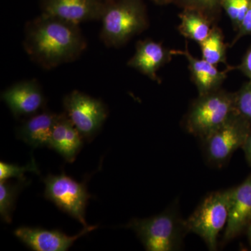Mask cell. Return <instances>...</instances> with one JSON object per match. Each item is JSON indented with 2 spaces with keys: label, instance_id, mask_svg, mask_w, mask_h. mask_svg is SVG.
Listing matches in <instances>:
<instances>
[{
  "label": "cell",
  "instance_id": "obj_1",
  "mask_svg": "<svg viewBox=\"0 0 251 251\" xmlns=\"http://www.w3.org/2000/svg\"><path fill=\"white\" fill-rule=\"evenodd\" d=\"M78 25L41 14L26 23L23 47L33 62L46 70L77 60L87 49Z\"/></svg>",
  "mask_w": 251,
  "mask_h": 251
},
{
  "label": "cell",
  "instance_id": "obj_2",
  "mask_svg": "<svg viewBox=\"0 0 251 251\" xmlns=\"http://www.w3.org/2000/svg\"><path fill=\"white\" fill-rule=\"evenodd\" d=\"M100 21L102 42L115 49L126 45L150 25L146 6L142 0L107 1Z\"/></svg>",
  "mask_w": 251,
  "mask_h": 251
},
{
  "label": "cell",
  "instance_id": "obj_3",
  "mask_svg": "<svg viewBox=\"0 0 251 251\" xmlns=\"http://www.w3.org/2000/svg\"><path fill=\"white\" fill-rule=\"evenodd\" d=\"M126 227L134 231L148 251H179L188 233L185 220L175 207L147 219L131 220Z\"/></svg>",
  "mask_w": 251,
  "mask_h": 251
},
{
  "label": "cell",
  "instance_id": "obj_4",
  "mask_svg": "<svg viewBox=\"0 0 251 251\" xmlns=\"http://www.w3.org/2000/svg\"><path fill=\"white\" fill-rule=\"evenodd\" d=\"M236 112L235 92L221 88L198 95L185 117L184 128L188 133L202 140L224 125Z\"/></svg>",
  "mask_w": 251,
  "mask_h": 251
},
{
  "label": "cell",
  "instance_id": "obj_5",
  "mask_svg": "<svg viewBox=\"0 0 251 251\" xmlns=\"http://www.w3.org/2000/svg\"><path fill=\"white\" fill-rule=\"evenodd\" d=\"M229 215V189L208 195L185 220L188 233L204 241L209 251L217 250L220 233L226 228Z\"/></svg>",
  "mask_w": 251,
  "mask_h": 251
},
{
  "label": "cell",
  "instance_id": "obj_6",
  "mask_svg": "<svg viewBox=\"0 0 251 251\" xmlns=\"http://www.w3.org/2000/svg\"><path fill=\"white\" fill-rule=\"evenodd\" d=\"M251 132V122L234 112L228 120L202 140L206 160L221 168L229 161L238 149L242 148Z\"/></svg>",
  "mask_w": 251,
  "mask_h": 251
},
{
  "label": "cell",
  "instance_id": "obj_7",
  "mask_svg": "<svg viewBox=\"0 0 251 251\" xmlns=\"http://www.w3.org/2000/svg\"><path fill=\"white\" fill-rule=\"evenodd\" d=\"M45 196L59 209L87 227L85 208L90 198L85 183H78L62 173L59 175H49L44 180Z\"/></svg>",
  "mask_w": 251,
  "mask_h": 251
},
{
  "label": "cell",
  "instance_id": "obj_8",
  "mask_svg": "<svg viewBox=\"0 0 251 251\" xmlns=\"http://www.w3.org/2000/svg\"><path fill=\"white\" fill-rule=\"evenodd\" d=\"M63 103L64 113L83 138L94 136L108 117V110L101 100L80 91L67 94Z\"/></svg>",
  "mask_w": 251,
  "mask_h": 251
},
{
  "label": "cell",
  "instance_id": "obj_9",
  "mask_svg": "<svg viewBox=\"0 0 251 251\" xmlns=\"http://www.w3.org/2000/svg\"><path fill=\"white\" fill-rule=\"evenodd\" d=\"M107 1L104 0H41L42 13L74 23L100 21Z\"/></svg>",
  "mask_w": 251,
  "mask_h": 251
},
{
  "label": "cell",
  "instance_id": "obj_10",
  "mask_svg": "<svg viewBox=\"0 0 251 251\" xmlns=\"http://www.w3.org/2000/svg\"><path fill=\"white\" fill-rule=\"evenodd\" d=\"M251 223V174L235 187L229 188V215L223 243L227 244L246 232Z\"/></svg>",
  "mask_w": 251,
  "mask_h": 251
},
{
  "label": "cell",
  "instance_id": "obj_11",
  "mask_svg": "<svg viewBox=\"0 0 251 251\" xmlns=\"http://www.w3.org/2000/svg\"><path fill=\"white\" fill-rule=\"evenodd\" d=\"M1 97L16 117L35 115L45 103L42 89L35 79L15 83Z\"/></svg>",
  "mask_w": 251,
  "mask_h": 251
},
{
  "label": "cell",
  "instance_id": "obj_12",
  "mask_svg": "<svg viewBox=\"0 0 251 251\" xmlns=\"http://www.w3.org/2000/svg\"><path fill=\"white\" fill-rule=\"evenodd\" d=\"M171 50L167 49L161 42L151 39L138 41L134 54L127 62V65L135 69L151 80L161 83L157 72L171 62Z\"/></svg>",
  "mask_w": 251,
  "mask_h": 251
},
{
  "label": "cell",
  "instance_id": "obj_13",
  "mask_svg": "<svg viewBox=\"0 0 251 251\" xmlns=\"http://www.w3.org/2000/svg\"><path fill=\"white\" fill-rule=\"evenodd\" d=\"M97 228V226H88L77 235L70 237L60 231L22 227L16 229L14 234L33 251H65L77 239Z\"/></svg>",
  "mask_w": 251,
  "mask_h": 251
},
{
  "label": "cell",
  "instance_id": "obj_14",
  "mask_svg": "<svg viewBox=\"0 0 251 251\" xmlns=\"http://www.w3.org/2000/svg\"><path fill=\"white\" fill-rule=\"evenodd\" d=\"M187 44L184 50H171L173 55L184 56L188 64V70L191 80L196 85L198 95L214 92L222 88L227 74L235 67H227L224 71H220L216 65L208 62L204 59H198L190 52Z\"/></svg>",
  "mask_w": 251,
  "mask_h": 251
},
{
  "label": "cell",
  "instance_id": "obj_15",
  "mask_svg": "<svg viewBox=\"0 0 251 251\" xmlns=\"http://www.w3.org/2000/svg\"><path fill=\"white\" fill-rule=\"evenodd\" d=\"M82 138L66 114H60L52 130L50 148L55 150L68 161L73 162L82 147Z\"/></svg>",
  "mask_w": 251,
  "mask_h": 251
},
{
  "label": "cell",
  "instance_id": "obj_16",
  "mask_svg": "<svg viewBox=\"0 0 251 251\" xmlns=\"http://www.w3.org/2000/svg\"><path fill=\"white\" fill-rule=\"evenodd\" d=\"M60 114L50 112L34 115L18 129V136L33 148L50 145L54 125Z\"/></svg>",
  "mask_w": 251,
  "mask_h": 251
},
{
  "label": "cell",
  "instance_id": "obj_17",
  "mask_svg": "<svg viewBox=\"0 0 251 251\" xmlns=\"http://www.w3.org/2000/svg\"><path fill=\"white\" fill-rule=\"evenodd\" d=\"M179 18L180 24L177 29L181 35L198 44L207 37L216 24L205 15L195 9H183Z\"/></svg>",
  "mask_w": 251,
  "mask_h": 251
},
{
  "label": "cell",
  "instance_id": "obj_18",
  "mask_svg": "<svg viewBox=\"0 0 251 251\" xmlns=\"http://www.w3.org/2000/svg\"><path fill=\"white\" fill-rule=\"evenodd\" d=\"M201 47L202 58L208 62L217 66L218 64H226L227 62V44L225 43L224 34L222 29L216 24L207 37L199 44Z\"/></svg>",
  "mask_w": 251,
  "mask_h": 251
},
{
  "label": "cell",
  "instance_id": "obj_19",
  "mask_svg": "<svg viewBox=\"0 0 251 251\" xmlns=\"http://www.w3.org/2000/svg\"><path fill=\"white\" fill-rule=\"evenodd\" d=\"M21 184L14 185L6 180L0 181V215L4 222H11L15 201L19 192Z\"/></svg>",
  "mask_w": 251,
  "mask_h": 251
},
{
  "label": "cell",
  "instance_id": "obj_20",
  "mask_svg": "<svg viewBox=\"0 0 251 251\" xmlns=\"http://www.w3.org/2000/svg\"><path fill=\"white\" fill-rule=\"evenodd\" d=\"M175 4L182 9L197 10L214 23L219 21L223 10L221 0H176Z\"/></svg>",
  "mask_w": 251,
  "mask_h": 251
},
{
  "label": "cell",
  "instance_id": "obj_21",
  "mask_svg": "<svg viewBox=\"0 0 251 251\" xmlns=\"http://www.w3.org/2000/svg\"><path fill=\"white\" fill-rule=\"evenodd\" d=\"M251 0H221V8L228 16L237 31L250 7Z\"/></svg>",
  "mask_w": 251,
  "mask_h": 251
},
{
  "label": "cell",
  "instance_id": "obj_22",
  "mask_svg": "<svg viewBox=\"0 0 251 251\" xmlns=\"http://www.w3.org/2000/svg\"><path fill=\"white\" fill-rule=\"evenodd\" d=\"M27 171L39 173V169L34 161H31L27 166L25 167H20L1 162L0 163V180H6L9 178L16 177L21 181H25L24 173Z\"/></svg>",
  "mask_w": 251,
  "mask_h": 251
},
{
  "label": "cell",
  "instance_id": "obj_23",
  "mask_svg": "<svg viewBox=\"0 0 251 251\" xmlns=\"http://www.w3.org/2000/svg\"><path fill=\"white\" fill-rule=\"evenodd\" d=\"M236 93V110L251 122V80L245 82Z\"/></svg>",
  "mask_w": 251,
  "mask_h": 251
},
{
  "label": "cell",
  "instance_id": "obj_24",
  "mask_svg": "<svg viewBox=\"0 0 251 251\" xmlns=\"http://www.w3.org/2000/svg\"><path fill=\"white\" fill-rule=\"evenodd\" d=\"M237 31V34L232 43L229 44V47H232L239 39H242L244 36H251V4Z\"/></svg>",
  "mask_w": 251,
  "mask_h": 251
},
{
  "label": "cell",
  "instance_id": "obj_25",
  "mask_svg": "<svg viewBox=\"0 0 251 251\" xmlns=\"http://www.w3.org/2000/svg\"><path fill=\"white\" fill-rule=\"evenodd\" d=\"M235 69L240 71L244 75L251 80V47L244 54L241 64Z\"/></svg>",
  "mask_w": 251,
  "mask_h": 251
},
{
  "label": "cell",
  "instance_id": "obj_26",
  "mask_svg": "<svg viewBox=\"0 0 251 251\" xmlns=\"http://www.w3.org/2000/svg\"><path fill=\"white\" fill-rule=\"evenodd\" d=\"M242 149L244 151V154H245L248 164L251 168V132L248 136L247 139L243 145Z\"/></svg>",
  "mask_w": 251,
  "mask_h": 251
},
{
  "label": "cell",
  "instance_id": "obj_27",
  "mask_svg": "<svg viewBox=\"0 0 251 251\" xmlns=\"http://www.w3.org/2000/svg\"><path fill=\"white\" fill-rule=\"evenodd\" d=\"M248 235V239H249V243L251 247V223L249 226H248L247 231H246Z\"/></svg>",
  "mask_w": 251,
  "mask_h": 251
},
{
  "label": "cell",
  "instance_id": "obj_28",
  "mask_svg": "<svg viewBox=\"0 0 251 251\" xmlns=\"http://www.w3.org/2000/svg\"><path fill=\"white\" fill-rule=\"evenodd\" d=\"M151 1L158 5L166 4V0H151Z\"/></svg>",
  "mask_w": 251,
  "mask_h": 251
},
{
  "label": "cell",
  "instance_id": "obj_29",
  "mask_svg": "<svg viewBox=\"0 0 251 251\" xmlns=\"http://www.w3.org/2000/svg\"><path fill=\"white\" fill-rule=\"evenodd\" d=\"M175 1L176 0H166V4H171V3H174L175 4Z\"/></svg>",
  "mask_w": 251,
  "mask_h": 251
},
{
  "label": "cell",
  "instance_id": "obj_30",
  "mask_svg": "<svg viewBox=\"0 0 251 251\" xmlns=\"http://www.w3.org/2000/svg\"><path fill=\"white\" fill-rule=\"evenodd\" d=\"M104 1H111V0H104Z\"/></svg>",
  "mask_w": 251,
  "mask_h": 251
}]
</instances>
